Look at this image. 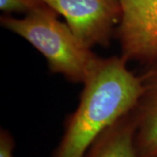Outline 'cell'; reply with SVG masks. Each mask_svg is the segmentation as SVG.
I'll return each mask as SVG.
<instances>
[{
  "label": "cell",
  "instance_id": "obj_1",
  "mask_svg": "<svg viewBox=\"0 0 157 157\" xmlns=\"http://www.w3.org/2000/svg\"><path fill=\"white\" fill-rule=\"evenodd\" d=\"M128 63L121 56L99 57L82 83L78 107L66 120L52 157H85L107 128L135 108L143 86Z\"/></svg>",
  "mask_w": 157,
  "mask_h": 157
},
{
  "label": "cell",
  "instance_id": "obj_2",
  "mask_svg": "<svg viewBox=\"0 0 157 157\" xmlns=\"http://www.w3.org/2000/svg\"><path fill=\"white\" fill-rule=\"evenodd\" d=\"M58 16L45 4L22 18L4 15L0 24L39 51L52 73L61 74L73 83H83L99 57L82 44Z\"/></svg>",
  "mask_w": 157,
  "mask_h": 157
},
{
  "label": "cell",
  "instance_id": "obj_3",
  "mask_svg": "<svg viewBox=\"0 0 157 157\" xmlns=\"http://www.w3.org/2000/svg\"><path fill=\"white\" fill-rule=\"evenodd\" d=\"M65 18L88 48L109 46L121 18L120 0H40Z\"/></svg>",
  "mask_w": 157,
  "mask_h": 157
},
{
  "label": "cell",
  "instance_id": "obj_4",
  "mask_svg": "<svg viewBox=\"0 0 157 157\" xmlns=\"http://www.w3.org/2000/svg\"><path fill=\"white\" fill-rule=\"evenodd\" d=\"M121 18L116 29L121 56L128 62L157 59V0H120Z\"/></svg>",
  "mask_w": 157,
  "mask_h": 157
},
{
  "label": "cell",
  "instance_id": "obj_5",
  "mask_svg": "<svg viewBox=\"0 0 157 157\" xmlns=\"http://www.w3.org/2000/svg\"><path fill=\"white\" fill-rule=\"evenodd\" d=\"M140 78L143 91L135 108V145L142 157H157V69Z\"/></svg>",
  "mask_w": 157,
  "mask_h": 157
},
{
  "label": "cell",
  "instance_id": "obj_6",
  "mask_svg": "<svg viewBox=\"0 0 157 157\" xmlns=\"http://www.w3.org/2000/svg\"><path fill=\"white\" fill-rule=\"evenodd\" d=\"M135 108L107 128L91 145L85 157H142L135 145Z\"/></svg>",
  "mask_w": 157,
  "mask_h": 157
},
{
  "label": "cell",
  "instance_id": "obj_7",
  "mask_svg": "<svg viewBox=\"0 0 157 157\" xmlns=\"http://www.w3.org/2000/svg\"><path fill=\"white\" fill-rule=\"evenodd\" d=\"M44 5L40 0H0V10L6 14L24 13L26 15Z\"/></svg>",
  "mask_w": 157,
  "mask_h": 157
},
{
  "label": "cell",
  "instance_id": "obj_8",
  "mask_svg": "<svg viewBox=\"0 0 157 157\" xmlns=\"http://www.w3.org/2000/svg\"><path fill=\"white\" fill-rule=\"evenodd\" d=\"M15 140L11 134L6 129L0 131V157H14L13 151Z\"/></svg>",
  "mask_w": 157,
  "mask_h": 157
}]
</instances>
